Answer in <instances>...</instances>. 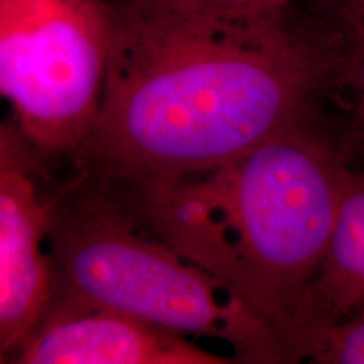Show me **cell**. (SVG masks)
Instances as JSON below:
<instances>
[{
	"label": "cell",
	"mask_w": 364,
	"mask_h": 364,
	"mask_svg": "<svg viewBox=\"0 0 364 364\" xmlns=\"http://www.w3.org/2000/svg\"><path fill=\"white\" fill-rule=\"evenodd\" d=\"M361 314H364V167L353 169L349 176L326 255L290 327V344L300 332L348 321Z\"/></svg>",
	"instance_id": "52a82bcc"
},
{
	"label": "cell",
	"mask_w": 364,
	"mask_h": 364,
	"mask_svg": "<svg viewBox=\"0 0 364 364\" xmlns=\"http://www.w3.org/2000/svg\"><path fill=\"white\" fill-rule=\"evenodd\" d=\"M359 17V54L339 124V147L353 169L364 167V0H354Z\"/></svg>",
	"instance_id": "9c48e42d"
},
{
	"label": "cell",
	"mask_w": 364,
	"mask_h": 364,
	"mask_svg": "<svg viewBox=\"0 0 364 364\" xmlns=\"http://www.w3.org/2000/svg\"><path fill=\"white\" fill-rule=\"evenodd\" d=\"M9 363L16 364H228L188 336L115 309L53 295Z\"/></svg>",
	"instance_id": "8992f818"
},
{
	"label": "cell",
	"mask_w": 364,
	"mask_h": 364,
	"mask_svg": "<svg viewBox=\"0 0 364 364\" xmlns=\"http://www.w3.org/2000/svg\"><path fill=\"white\" fill-rule=\"evenodd\" d=\"M295 361L312 364H364V314L297 334Z\"/></svg>",
	"instance_id": "ba28073f"
},
{
	"label": "cell",
	"mask_w": 364,
	"mask_h": 364,
	"mask_svg": "<svg viewBox=\"0 0 364 364\" xmlns=\"http://www.w3.org/2000/svg\"><path fill=\"white\" fill-rule=\"evenodd\" d=\"M73 174L53 193V295L115 309L188 338L223 341L236 363H295L284 332L230 285Z\"/></svg>",
	"instance_id": "3957f363"
},
{
	"label": "cell",
	"mask_w": 364,
	"mask_h": 364,
	"mask_svg": "<svg viewBox=\"0 0 364 364\" xmlns=\"http://www.w3.org/2000/svg\"><path fill=\"white\" fill-rule=\"evenodd\" d=\"M49 161L9 118L0 129V361L9 363L53 299Z\"/></svg>",
	"instance_id": "5b68a950"
},
{
	"label": "cell",
	"mask_w": 364,
	"mask_h": 364,
	"mask_svg": "<svg viewBox=\"0 0 364 364\" xmlns=\"http://www.w3.org/2000/svg\"><path fill=\"white\" fill-rule=\"evenodd\" d=\"M97 120L68 164L98 186L169 181L268 140L339 142L354 0H112Z\"/></svg>",
	"instance_id": "6da1fadb"
},
{
	"label": "cell",
	"mask_w": 364,
	"mask_h": 364,
	"mask_svg": "<svg viewBox=\"0 0 364 364\" xmlns=\"http://www.w3.org/2000/svg\"><path fill=\"white\" fill-rule=\"evenodd\" d=\"M351 171L334 135L295 132L208 171L97 186L186 260L230 285L290 343Z\"/></svg>",
	"instance_id": "7a4b0ae2"
},
{
	"label": "cell",
	"mask_w": 364,
	"mask_h": 364,
	"mask_svg": "<svg viewBox=\"0 0 364 364\" xmlns=\"http://www.w3.org/2000/svg\"><path fill=\"white\" fill-rule=\"evenodd\" d=\"M112 36V0H0V93L48 161H70L97 120Z\"/></svg>",
	"instance_id": "277c9868"
}]
</instances>
